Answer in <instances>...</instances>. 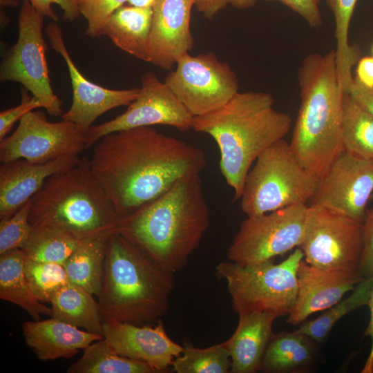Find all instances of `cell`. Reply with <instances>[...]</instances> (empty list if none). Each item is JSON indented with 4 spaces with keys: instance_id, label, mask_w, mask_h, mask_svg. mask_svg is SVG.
<instances>
[{
    "instance_id": "obj_46",
    "label": "cell",
    "mask_w": 373,
    "mask_h": 373,
    "mask_svg": "<svg viewBox=\"0 0 373 373\" xmlns=\"http://www.w3.org/2000/svg\"><path fill=\"white\" fill-rule=\"evenodd\" d=\"M258 0H227L228 4L239 9H245L253 6Z\"/></svg>"
},
{
    "instance_id": "obj_21",
    "label": "cell",
    "mask_w": 373,
    "mask_h": 373,
    "mask_svg": "<svg viewBox=\"0 0 373 373\" xmlns=\"http://www.w3.org/2000/svg\"><path fill=\"white\" fill-rule=\"evenodd\" d=\"M22 330L26 343L42 361L70 358L104 338L52 316L46 320L25 321Z\"/></svg>"
},
{
    "instance_id": "obj_14",
    "label": "cell",
    "mask_w": 373,
    "mask_h": 373,
    "mask_svg": "<svg viewBox=\"0 0 373 373\" xmlns=\"http://www.w3.org/2000/svg\"><path fill=\"white\" fill-rule=\"evenodd\" d=\"M193 117L168 85L149 71L142 75L139 93L123 113L87 131L86 148L109 133L141 126L166 125L186 132L193 128Z\"/></svg>"
},
{
    "instance_id": "obj_47",
    "label": "cell",
    "mask_w": 373,
    "mask_h": 373,
    "mask_svg": "<svg viewBox=\"0 0 373 373\" xmlns=\"http://www.w3.org/2000/svg\"><path fill=\"white\" fill-rule=\"evenodd\" d=\"M1 7H16L19 5L17 0H0Z\"/></svg>"
},
{
    "instance_id": "obj_48",
    "label": "cell",
    "mask_w": 373,
    "mask_h": 373,
    "mask_svg": "<svg viewBox=\"0 0 373 373\" xmlns=\"http://www.w3.org/2000/svg\"><path fill=\"white\" fill-rule=\"evenodd\" d=\"M372 53H373V46H372Z\"/></svg>"
},
{
    "instance_id": "obj_44",
    "label": "cell",
    "mask_w": 373,
    "mask_h": 373,
    "mask_svg": "<svg viewBox=\"0 0 373 373\" xmlns=\"http://www.w3.org/2000/svg\"><path fill=\"white\" fill-rule=\"evenodd\" d=\"M367 305L370 309V319L364 335L370 337L372 343L368 357L361 371L362 373L373 372V286Z\"/></svg>"
},
{
    "instance_id": "obj_29",
    "label": "cell",
    "mask_w": 373,
    "mask_h": 373,
    "mask_svg": "<svg viewBox=\"0 0 373 373\" xmlns=\"http://www.w3.org/2000/svg\"><path fill=\"white\" fill-rule=\"evenodd\" d=\"M81 241L61 229L34 224L21 249L26 260L64 265Z\"/></svg>"
},
{
    "instance_id": "obj_15",
    "label": "cell",
    "mask_w": 373,
    "mask_h": 373,
    "mask_svg": "<svg viewBox=\"0 0 373 373\" xmlns=\"http://www.w3.org/2000/svg\"><path fill=\"white\" fill-rule=\"evenodd\" d=\"M373 193V161L344 151L318 180L309 205L323 207L363 223Z\"/></svg>"
},
{
    "instance_id": "obj_1",
    "label": "cell",
    "mask_w": 373,
    "mask_h": 373,
    "mask_svg": "<svg viewBox=\"0 0 373 373\" xmlns=\"http://www.w3.org/2000/svg\"><path fill=\"white\" fill-rule=\"evenodd\" d=\"M95 144L91 171L122 221L207 166L201 149L151 126L111 133Z\"/></svg>"
},
{
    "instance_id": "obj_22",
    "label": "cell",
    "mask_w": 373,
    "mask_h": 373,
    "mask_svg": "<svg viewBox=\"0 0 373 373\" xmlns=\"http://www.w3.org/2000/svg\"><path fill=\"white\" fill-rule=\"evenodd\" d=\"M237 327L224 344L231 361V373H255L261 370L262 359L273 335L277 316L271 312L240 313Z\"/></svg>"
},
{
    "instance_id": "obj_4",
    "label": "cell",
    "mask_w": 373,
    "mask_h": 373,
    "mask_svg": "<svg viewBox=\"0 0 373 373\" xmlns=\"http://www.w3.org/2000/svg\"><path fill=\"white\" fill-rule=\"evenodd\" d=\"M300 106L289 143L298 162L319 180L345 151L343 97L335 50L306 56L298 70Z\"/></svg>"
},
{
    "instance_id": "obj_10",
    "label": "cell",
    "mask_w": 373,
    "mask_h": 373,
    "mask_svg": "<svg viewBox=\"0 0 373 373\" xmlns=\"http://www.w3.org/2000/svg\"><path fill=\"white\" fill-rule=\"evenodd\" d=\"M299 247L310 265L358 273L363 247V224L338 211L309 205Z\"/></svg>"
},
{
    "instance_id": "obj_27",
    "label": "cell",
    "mask_w": 373,
    "mask_h": 373,
    "mask_svg": "<svg viewBox=\"0 0 373 373\" xmlns=\"http://www.w3.org/2000/svg\"><path fill=\"white\" fill-rule=\"evenodd\" d=\"M93 296L69 282L51 299L52 317L103 336V321L99 306Z\"/></svg>"
},
{
    "instance_id": "obj_23",
    "label": "cell",
    "mask_w": 373,
    "mask_h": 373,
    "mask_svg": "<svg viewBox=\"0 0 373 373\" xmlns=\"http://www.w3.org/2000/svg\"><path fill=\"white\" fill-rule=\"evenodd\" d=\"M152 8L122 6L115 10L101 32L123 51L148 62Z\"/></svg>"
},
{
    "instance_id": "obj_41",
    "label": "cell",
    "mask_w": 373,
    "mask_h": 373,
    "mask_svg": "<svg viewBox=\"0 0 373 373\" xmlns=\"http://www.w3.org/2000/svg\"><path fill=\"white\" fill-rule=\"evenodd\" d=\"M348 94L359 106L373 115V87L367 88L354 79Z\"/></svg>"
},
{
    "instance_id": "obj_3",
    "label": "cell",
    "mask_w": 373,
    "mask_h": 373,
    "mask_svg": "<svg viewBox=\"0 0 373 373\" xmlns=\"http://www.w3.org/2000/svg\"><path fill=\"white\" fill-rule=\"evenodd\" d=\"M209 224L200 174H191L122 220L119 232L175 274L186 266Z\"/></svg>"
},
{
    "instance_id": "obj_25",
    "label": "cell",
    "mask_w": 373,
    "mask_h": 373,
    "mask_svg": "<svg viewBox=\"0 0 373 373\" xmlns=\"http://www.w3.org/2000/svg\"><path fill=\"white\" fill-rule=\"evenodd\" d=\"M311 339L296 330L273 334L262 359L261 370L267 373H287L308 369L315 355Z\"/></svg>"
},
{
    "instance_id": "obj_33",
    "label": "cell",
    "mask_w": 373,
    "mask_h": 373,
    "mask_svg": "<svg viewBox=\"0 0 373 373\" xmlns=\"http://www.w3.org/2000/svg\"><path fill=\"white\" fill-rule=\"evenodd\" d=\"M182 354L172 364L176 373H228L231 361L229 351L221 343L205 348L194 347L185 341Z\"/></svg>"
},
{
    "instance_id": "obj_34",
    "label": "cell",
    "mask_w": 373,
    "mask_h": 373,
    "mask_svg": "<svg viewBox=\"0 0 373 373\" xmlns=\"http://www.w3.org/2000/svg\"><path fill=\"white\" fill-rule=\"evenodd\" d=\"M25 273L35 297L41 303H50L55 293L68 284L63 265L26 260Z\"/></svg>"
},
{
    "instance_id": "obj_28",
    "label": "cell",
    "mask_w": 373,
    "mask_h": 373,
    "mask_svg": "<svg viewBox=\"0 0 373 373\" xmlns=\"http://www.w3.org/2000/svg\"><path fill=\"white\" fill-rule=\"evenodd\" d=\"M68 373H157L144 361L117 353L104 338L84 349L82 357L73 363Z\"/></svg>"
},
{
    "instance_id": "obj_16",
    "label": "cell",
    "mask_w": 373,
    "mask_h": 373,
    "mask_svg": "<svg viewBox=\"0 0 373 373\" xmlns=\"http://www.w3.org/2000/svg\"><path fill=\"white\" fill-rule=\"evenodd\" d=\"M49 43L66 62L72 84L73 101L61 118L77 124L85 133L106 112L119 106H128L137 97L139 88L113 90L87 79L74 64L65 45L61 29L55 21L46 27Z\"/></svg>"
},
{
    "instance_id": "obj_43",
    "label": "cell",
    "mask_w": 373,
    "mask_h": 373,
    "mask_svg": "<svg viewBox=\"0 0 373 373\" xmlns=\"http://www.w3.org/2000/svg\"><path fill=\"white\" fill-rule=\"evenodd\" d=\"M227 4V0H194L196 9L207 19H212Z\"/></svg>"
},
{
    "instance_id": "obj_7",
    "label": "cell",
    "mask_w": 373,
    "mask_h": 373,
    "mask_svg": "<svg viewBox=\"0 0 373 373\" xmlns=\"http://www.w3.org/2000/svg\"><path fill=\"white\" fill-rule=\"evenodd\" d=\"M318 180L301 166L289 143L282 139L264 151L249 171L240 198L241 209L247 216H253L306 204Z\"/></svg>"
},
{
    "instance_id": "obj_38",
    "label": "cell",
    "mask_w": 373,
    "mask_h": 373,
    "mask_svg": "<svg viewBox=\"0 0 373 373\" xmlns=\"http://www.w3.org/2000/svg\"><path fill=\"white\" fill-rule=\"evenodd\" d=\"M35 10L45 17L57 22L58 17L52 8V4L58 5L63 11L66 20L73 21L80 15L78 0H28Z\"/></svg>"
},
{
    "instance_id": "obj_49",
    "label": "cell",
    "mask_w": 373,
    "mask_h": 373,
    "mask_svg": "<svg viewBox=\"0 0 373 373\" xmlns=\"http://www.w3.org/2000/svg\"><path fill=\"white\" fill-rule=\"evenodd\" d=\"M372 196H373V194H372Z\"/></svg>"
},
{
    "instance_id": "obj_35",
    "label": "cell",
    "mask_w": 373,
    "mask_h": 373,
    "mask_svg": "<svg viewBox=\"0 0 373 373\" xmlns=\"http://www.w3.org/2000/svg\"><path fill=\"white\" fill-rule=\"evenodd\" d=\"M30 200L8 218L0 221V254L15 249H21L30 235Z\"/></svg>"
},
{
    "instance_id": "obj_42",
    "label": "cell",
    "mask_w": 373,
    "mask_h": 373,
    "mask_svg": "<svg viewBox=\"0 0 373 373\" xmlns=\"http://www.w3.org/2000/svg\"><path fill=\"white\" fill-rule=\"evenodd\" d=\"M356 65L354 79L367 88L373 87V56L361 57Z\"/></svg>"
},
{
    "instance_id": "obj_19",
    "label": "cell",
    "mask_w": 373,
    "mask_h": 373,
    "mask_svg": "<svg viewBox=\"0 0 373 373\" xmlns=\"http://www.w3.org/2000/svg\"><path fill=\"white\" fill-rule=\"evenodd\" d=\"M363 279L358 273L323 269L302 259L297 270L296 300L287 323L298 325L309 315L332 307Z\"/></svg>"
},
{
    "instance_id": "obj_30",
    "label": "cell",
    "mask_w": 373,
    "mask_h": 373,
    "mask_svg": "<svg viewBox=\"0 0 373 373\" xmlns=\"http://www.w3.org/2000/svg\"><path fill=\"white\" fill-rule=\"evenodd\" d=\"M342 140L345 151L373 161V115L348 93L343 97Z\"/></svg>"
},
{
    "instance_id": "obj_39",
    "label": "cell",
    "mask_w": 373,
    "mask_h": 373,
    "mask_svg": "<svg viewBox=\"0 0 373 373\" xmlns=\"http://www.w3.org/2000/svg\"><path fill=\"white\" fill-rule=\"evenodd\" d=\"M363 224V247L358 273L367 278L373 276V210H367Z\"/></svg>"
},
{
    "instance_id": "obj_45",
    "label": "cell",
    "mask_w": 373,
    "mask_h": 373,
    "mask_svg": "<svg viewBox=\"0 0 373 373\" xmlns=\"http://www.w3.org/2000/svg\"><path fill=\"white\" fill-rule=\"evenodd\" d=\"M157 0H128V5L141 8H153Z\"/></svg>"
},
{
    "instance_id": "obj_2",
    "label": "cell",
    "mask_w": 373,
    "mask_h": 373,
    "mask_svg": "<svg viewBox=\"0 0 373 373\" xmlns=\"http://www.w3.org/2000/svg\"><path fill=\"white\" fill-rule=\"evenodd\" d=\"M291 118L274 108L271 94L238 92L219 108L193 117L192 129L213 137L220 151L219 166L240 199L252 164L267 148L284 139Z\"/></svg>"
},
{
    "instance_id": "obj_40",
    "label": "cell",
    "mask_w": 373,
    "mask_h": 373,
    "mask_svg": "<svg viewBox=\"0 0 373 373\" xmlns=\"http://www.w3.org/2000/svg\"><path fill=\"white\" fill-rule=\"evenodd\" d=\"M278 1L300 15L314 28L321 26L323 19L320 10L321 0H267Z\"/></svg>"
},
{
    "instance_id": "obj_18",
    "label": "cell",
    "mask_w": 373,
    "mask_h": 373,
    "mask_svg": "<svg viewBox=\"0 0 373 373\" xmlns=\"http://www.w3.org/2000/svg\"><path fill=\"white\" fill-rule=\"evenodd\" d=\"M194 0H157L153 7L148 62L171 70L193 48L190 21Z\"/></svg>"
},
{
    "instance_id": "obj_11",
    "label": "cell",
    "mask_w": 373,
    "mask_h": 373,
    "mask_svg": "<svg viewBox=\"0 0 373 373\" xmlns=\"http://www.w3.org/2000/svg\"><path fill=\"white\" fill-rule=\"evenodd\" d=\"M307 209L306 204H299L247 216L228 248V258L241 266L254 265L299 247Z\"/></svg>"
},
{
    "instance_id": "obj_26",
    "label": "cell",
    "mask_w": 373,
    "mask_h": 373,
    "mask_svg": "<svg viewBox=\"0 0 373 373\" xmlns=\"http://www.w3.org/2000/svg\"><path fill=\"white\" fill-rule=\"evenodd\" d=\"M112 234L82 240L64 264L69 281L94 296L100 294L108 242Z\"/></svg>"
},
{
    "instance_id": "obj_13",
    "label": "cell",
    "mask_w": 373,
    "mask_h": 373,
    "mask_svg": "<svg viewBox=\"0 0 373 373\" xmlns=\"http://www.w3.org/2000/svg\"><path fill=\"white\" fill-rule=\"evenodd\" d=\"M86 148V133L75 123L52 122L44 112L32 111L19 120L13 133L0 141V162L24 159L44 163L67 155H79Z\"/></svg>"
},
{
    "instance_id": "obj_32",
    "label": "cell",
    "mask_w": 373,
    "mask_h": 373,
    "mask_svg": "<svg viewBox=\"0 0 373 373\" xmlns=\"http://www.w3.org/2000/svg\"><path fill=\"white\" fill-rule=\"evenodd\" d=\"M373 286V276L364 278L346 298L327 309L318 318L304 323L296 331L321 343L330 333L335 323L342 317L365 305H367Z\"/></svg>"
},
{
    "instance_id": "obj_37",
    "label": "cell",
    "mask_w": 373,
    "mask_h": 373,
    "mask_svg": "<svg viewBox=\"0 0 373 373\" xmlns=\"http://www.w3.org/2000/svg\"><path fill=\"white\" fill-rule=\"evenodd\" d=\"M38 108H44L41 102L32 95L30 97L26 89L21 88V103L0 113V141L6 137L17 121L28 112Z\"/></svg>"
},
{
    "instance_id": "obj_8",
    "label": "cell",
    "mask_w": 373,
    "mask_h": 373,
    "mask_svg": "<svg viewBox=\"0 0 373 373\" xmlns=\"http://www.w3.org/2000/svg\"><path fill=\"white\" fill-rule=\"evenodd\" d=\"M303 257L302 249L297 248L278 264L269 260L241 266L222 262L216 272L227 283L235 312H271L279 317L288 314L295 305L297 270Z\"/></svg>"
},
{
    "instance_id": "obj_31",
    "label": "cell",
    "mask_w": 373,
    "mask_h": 373,
    "mask_svg": "<svg viewBox=\"0 0 373 373\" xmlns=\"http://www.w3.org/2000/svg\"><path fill=\"white\" fill-rule=\"evenodd\" d=\"M332 12L335 22V50L338 79L342 84L353 81L352 67L361 58L360 48L349 44L348 34L352 16L358 0H325Z\"/></svg>"
},
{
    "instance_id": "obj_12",
    "label": "cell",
    "mask_w": 373,
    "mask_h": 373,
    "mask_svg": "<svg viewBox=\"0 0 373 373\" xmlns=\"http://www.w3.org/2000/svg\"><path fill=\"white\" fill-rule=\"evenodd\" d=\"M164 82L193 116L213 111L238 92L236 73L213 52L180 56Z\"/></svg>"
},
{
    "instance_id": "obj_24",
    "label": "cell",
    "mask_w": 373,
    "mask_h": 373,
    "mask_svg": "<svg viewBox=\"0 0 373 373\" xmlns=\"http://www.w3.org/2000/svg\"><path fill=\"white\" fill-rule=\"evenodd\" d=\"M26 256L21 249L0 254V298L25 310L33 320L52 316V309L34 295L25 273Z\"/></svg>"
},
{
    "instance_id": "obj_20",
    "label": "cell",
    "mask_w": 373,
    "mask_h": 373,
    "mask_svg": "<svg viewBox=\"0 0 373 373\" xmlns=\"http://www.w3.org/2000/svg\"><path fill=\"white\" fill-rule=\"evenodd\" d=\"M67 155L44 163L19 159L0 165V220L10 218L41 189L46 180L78 163Z\"/></svg>"
},
{
    "instance_id": "obj_9",
    "label": "cell",
    "mask_w": 373,
    "mask_h": 373,
    "mask_svg": "<svg viewBox=\"0 0 373 373\" xmlns=\"http://www.w3.org/2000/svg\"><path fill=\"white\" fill-rule=\"evenodd\" d=\"M44 18L28 0H23L19 12L18 38L1 63L0 80L21 84L41 102L48 115L61 116L62 102L55 94L49 77L43 35Z\"/></svg>"
},
{
    "instance_id": "obj_36",
    "label": "cell",
    "mask_w": 373,
    "mask_h": 373,
    "mask_svg": "<svg viewBox=\"0 0 373 373\" xmlns=\"http://www.w3.org/2000/svg\"><path fill=\"white\" fill-rule=\"evenodd\" d=\"M128 0H78L79 10L87 21L85 33L91 38L101 32L112 14Z\"/></svg>"
},
{
    "instance_id": "obj_17",
    "label": "cell",
    "mask_w": 373,
    "mask_h": 373,
    "mask_svg": "<svg viewBox=\"0 0 373 373\" xmlns=\"http://www.w3.org/2000/svg\"><path fill=\"white\" fill-rule=\"evenodd\" d=\"M103 336L117 353L144 361L157 373L164 372L184 349L167 335L162 319L142 325L104 321Z\"/></svg>"
},
{
    "instance_id": "obj_6",
    "label": "cell",
    "mask_w": 373,
    "mask_h": 373,
    "mask_svg": "<svg viewBox=\"0 0 373 373\" xmlns=\"http://www.w3.org/2000/svg\"><path fill=\"white\" fill-rule=\"evenodd\" d=\"M31 225L61 229L77 239L119 231L122 220L93 175L89 159L52 175L30 199Z\"/></svg>"
},
{
    "instance_id": "obj_5",
    "label": "cell",
    "mask_w": 373,
    "mask_h": 373,
    "mask_svg": "<svg viewBox=\"0 0 373 373\" xmlns=\"http://www.w3.org/2000/svg\"><path fill=\"white\" fill-rule=\"evenodd\" d=\"M175 286L174 273L119 231L110 236L97 296L103 322L155 323L167 314Z\"/></svg>"
}]
</instances>
